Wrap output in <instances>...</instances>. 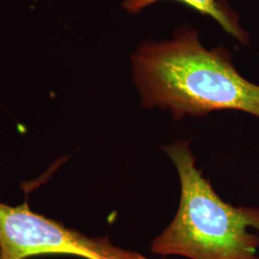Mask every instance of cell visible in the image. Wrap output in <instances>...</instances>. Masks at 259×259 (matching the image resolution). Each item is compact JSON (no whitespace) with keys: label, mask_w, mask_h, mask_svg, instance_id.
Instances as JSON below:
<instances>
[{"label":"cell","mask_w":259,"mask_h":259,"mask_svg":"<svg viewBox=\"0 0 259 259\" xmlns=\"http://www.w3.org/2000/svg\"><path fill=\"white\" fill-rule=\"evenodd\" d=\"M133 81L146 108L171 111L176 119L235 110L259 117V85L242 77L230 58L207 50L197 31L148 40L131 56Z\"/></svg>","instance_id":"obj_1"},{"label":"cell","mask_w":259,"mask_h":259,"mask_svg":"<svg viewBox=\"0 0 259 259\" xmlns=\"http://www.w3.org/2000/svg\"><path fill=\"white\" fill-rule=\"evenodd\" d=\"M176 167L181 201L173 221L157 236L151 251L189 259H259V208L224 202L196 167L189 141L163 147Z\"/></svg>","instance_id":"obj_2"},{"label":"cell","mask_w":259,"mask_h":259,"mask_svg":"<svg viewBox=\"0 0 259 259\" xmlns=\"http://www.w3.org/2000/svg\"><path fill=\"white\" fill-rule=\"evenodd\" d=\"M0 247L4 259L72 255L84 259H150L112 245L108 237H90L34 212L27 203L0 202Z\"/></svg>","instance_id":"obj_3"},{"label":"cell","mask_w":259,"mask_h":259,"mask_svg":"<svg viewBox=\"0 0 259 259\" xmlns=\"http://www.w3.org/2000/svg\"><path fill=\"white\" fill-rule=\"evenodd\" d=\"M159 0H125L122 3V7L131 14L138 13L139 11L148 7L149 5ZM186 3L190 7L199 11L200 13L209 16L215 19L223 29L242 42H247L248 36L245 31L239 26L237 20L232 14L220 5L215 0H178Z\"/></svg>","instance_id":"obj_4"},{"label":"cell","mask_w":259,"mask_h":259,"mask_svg":"<svg viewBox=\"0 0 259 259\" xmlns=\"http://www.w3.org/2000/svg\"><path fill=\"white\" fill-rule=\"evenodd\" d=\"M0 259H4L3 258V255H2V250H1V247H0Z\"/></svg>","instance_id":"obj_5"}]
</instances>
